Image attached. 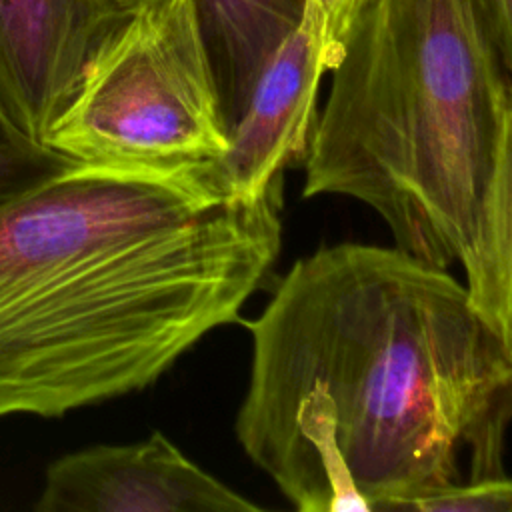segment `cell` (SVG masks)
Wrapping results in <instances>:
<instances>
[{
    "label": "cell",
    "mask_w": 512,
    "mask_h": 512,
    "mask_svg": "<svg viewBox=\"0 0 512 512\" xmlns=\"http://www.w3.org/2000/svg\"><path fill=\"white\" fill-rule=\"evenodd\" d=\"M128 16L132 14V12H136L138 8H142V6H148V4H152V2H158V0H114Z\"/></svg>",
    "instance_id": "5bb4252c"
},
{
    "label": "cell",
    "mask_w": 512,
    "mask_h": 512,
    "mask_svg": "<svg viewBox=\"0 0 512 512\" xmlns=\"http://www.w3.org/2000/svg\"><path fill=\"white\" fill-rule=\"evenodd\" d=\"M218 160H60L0 196V416L142 390L240 320L282 246L284 176L242 200Z\"/></svg>",
    "instance_id": "7a4b0ae2"
},
{
    "label": "cell",
    "mask_w": 512,
    "mask_h": 512,
    "mask_svg": "<svg viewBox=\"0 0 512 512\" xmlns=\"http://www.w3.org/2000/svg\"><path fill=\"white\" fill-rule=\"evenodd\" d=\"M328 72L318 30L304 12L262 66L230 128L228 150L218 162L234 198L262 196L286 168L304 160L318 118L320 82Z\"/></svg>",
    "instance_id": "52a82bcc"
},
{
    "label": "cell",
    "mask_w": 512,
    "mask_h": 512,
    "mask_svg": "<svg viewBox=\"0 0 512 512\" xmlns=\"http://www.w3.org/2000/svg\"><path fill=\"white\" fill-rule=\"evenodd\" d=\"M126 18L114 0H0V124L54 156L46 148L54 122Z\"/></svg>",
    "instance_id": "5b68a950"
},
{
    "label": "cell",
    "mask_w": 512,
    "mask_h": 512,
    "mask_svg": "<svg viewBox=\"0 0 512 512\" xmlns=\"http://www.w3.org/2000/svg\"><path fill=\"white\" fill-rule=\"evenodd\" d=\"M400 512H512V478L456 482L406 502Z\"/></svg>",
    "instance_id": "30bf717a"
},
{
    "label": "cell",
    "mask_w": 512,
    "mask_h": 512,
    "mask_svg": "<svg viewBox=\"0 0 512 512\" xmlns=\"http://www.w3.org/2000/svg\"><path fill=\"white\" fill-rule=\"evenodd\" d=\"M500 66L512 88V0H478Z\"/></svg>",
    "instance_id": "4fadbf2b"
},
{
    "label": "cell",
    "mask_w": 512,
    "mask_h": 512,
    "mask_svg": "<svg viewBox=\"0 0 512 512\" xmlns=\"http://www.w3.org/2000/svg\"><path fill=\"white\" fill-rule=\"evenodd\" d=\"M236 438L300 512H400L502 476L512 354L446 268L340 242L300 258L244 322Z\"/></svg>",
    "instance_id": "6da1fadb"
},
{
    "label": "cell",
    "mask_w": 512,
    "mask_h": 512,
    "mask_svg": "<svg viewBox=\"0 0 512 512\" xmlns=\"http://www.w3.org/2000/svg\"><path fill=\"white\" fill-rule=\"evenodd\" d=\"M304 156V198L372 208L440 268L474 248L510 86L478 0H380L352 28Z\"/></svg>",
    "instance_id": "3957f363"
},
{
    "label": "cell",
    "mask_w": 512,
    "mask_h": 512,
    "mask_svg": "<svg viewBox=\"0 0 512 512\" xmlns=\"http://www.w3.org/2000/svg\"><path fill=\"white\" fill-rule=\"evenodd\" d=\"M380 0H306L304 12L312 18L324 58L332 70L342 56L354 24Z\"/></svg>",
    "instance_id": "8fae6325"
},
{
    "label": "cell",
    "mask_w": 512,
    "mask_h": 512,
    "mask_svg": "<svg viewBox=\"0 0 512 512\" xmlns=\"http://www.w3.org/2000/svg\"><path fill=\"white\" fill-rule=\"evenodd\" d=\"M230 128L280 42L300 24L306 0H192Z\"/></svg>",
    "instance_id": "ba28073f"
},
{
    "label": "cell",
    "mask_w": 512,
    "mask_h": 512,
    "mask_svg": "<svg viewBox=\"0 0 512 512\" xmlns=\"http://www.w3.org/2000/svg\"><path fill=\"white\" fill-rule=\"evenodd\" d=\"M462 268L472 306L512 354V88L478 236Z\"/></svg>",
    "instance_id": "9c48e42d"
},
{
    "label": "cell",
    "mask_w": 512,
    "mask_h": 512,
    "mask_svg": "<svg viewBox=\"0 0 512 512\" xmlns=\"http://www.w3.org/2000/svg\"><path fill=\"white\" fill-rule=\"evenodd\" d=\"M62 158L42 154L22 142H18L2 124H0V196L24 184L38 172L50 168Z\"/></svg>",
    "instance_id": "7c38bea8"
},
{
    "label": "cell",
    "mask_w": 512,
    "mask_h": 512,
    "mask_svg": "<svg viewBox=\"0 0 512 512\" xmlns=\"http://www.w3.org/2000/svg\"><path fill=\"white\" fill-rule=\"evenodd\" d=\"M38 512H256L162 432L128 444H96L48 464Z\"/></svg>",
    "instance_id": "8992f818"
},
{
    "label": "cell",
    "mask_w": 512,
    "mask_h": 512,
    "mask_svg": "<svg viewBox=\"0 0 512 512\" xmlns=\"http://www.w3.org/2000/svg\"><path fill=\"white\" fill-rule=\"evenodd\" d=\"M46 148L110 166L218 160L228 126L194 2L158 0L132 12L90 58Z\"/></svg>",
    "instance_id": "277c9868"
}]
</instances>
